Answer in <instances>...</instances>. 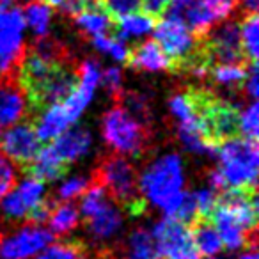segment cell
Returning a JSON list of instances; mask_svg holds the SVG:
<instances>
[{"label": "cell", "instance_id": "cell-26", "mask_svg": "<svg viewBox=\"0 0 259 259\" xmlns=\"http://www.w3.org/2000/svg\"><path fill=\"white\" fill-rule=\"evenodd\" d=\"M247 64H217L209 68L213 82L219 85H241L247 78Z\"/></svg>", "mask_w": 259, "mask_h": 259}, {"label": "cell", "instance_id": "cell-21", "mask_svg": "<svg viewBox=\"0 0 259 259\" xmlns=\"http://www.w3.org/2000/svg\"><path fill=\"white\" fill-rule=\"evenodd\" d=\"M23 22L25 29H29L37 39H45L50 36L52 25H54V9L41 0H32L23 9Z\"/></svg>", "mask_w": 259, "mask_h": 259}, {"label": "cell", "instance_id": "cell-38", "mask_svg": "<svg viewBox=\"0 0 259 259\" xmlns=\"http://www.w3.org/2000/svg\"><path fill=\"white\" fill-rule=\"evenodd\" d=\"M172 2L174 0H142V8L151 16H160L165 15L167 9L172 6Z\"/></svg>", "mask_w": 259, "mask_h": 259}, {"label": "cell", "instance_id": "cell-40", "mask_svg": "<svg viewBox=\"0 0 259 259\" xmlns=\"http://www.w3.org/2000/svg\"><path fill=\"white\" fill-rule=\"evenodd\" d=\"M238 4L241 6V9H245L247 15H252V13H257L259 0H238Z\"/></svg>", "mask_w": 259, "mask_h": 259}, {"label": "cell", "instance_id": "cell-15", "mask_svg": "<svg viewBox=\"0 0 259 259\" xmlns=\"http://www.w3.org/2000/svg\"><path fill=\"white\" fill-rule=\"evenodd\" d=\"M23 170L29 174V178H34V180L45 183V181H55L66 176L69 170V165L55 155L52 146H47V148H41L37 151L34 160Z\"/></svg>", "mask_w": 259, "mask_h": 259}, {"label": "cell", "instance_id": "cell-2", "mask_svg": "<svg viewBox=\"0 0 259 259\" xmlns=\"http://www.w3.org/2000/svg\"><path fill=\"white\" fill-rule=\"evenodd\" d=\"M183 163L178 155H165L149 163L141 176V192L146 201L172 217L183 197Z\"/></svg>", "mask_w": 259, "mask_h": 259}, {"label": "cell", "instance_id": "cell-19", "mask_svg": "<svg viewBox=\"0 0 259 259\" xmlns=\"http://www.w3.org/2000/svg\"><path fill=\"white\" fill-rule=\"evenodd\" d=\"M34 122L36 124L32 126L36 130V135L39 139V142H50L54 139H57L61 134H64L73 121L68 117L64 107L61 103H57L45 108Z\"/></svg>", "mask_w": 259, "mask_h": 259}, {"label": "cell", "instance_id": "cell-14", "mask_svg": "<svg viewBox=\"0 0 259 259\" xmlns=\"http://www.w3.org/2000/svg\"><path fill=\"white\" fill-rule=\"evenodd\" d=\"M27 100L16 78L0 80V124L9 126L25 115Z\"/></svg>", "mask_w": 259, "mask_h": 259}, {"label": "cell", "instance_id": "cell-37", "mask_svg": "<svg viewBox=\"0 0 259 259\" xmlns=\"http://www.w3.org/2000/svg\"><path fill=\"white\" fill-rule=\"evenodd\" d=\"M245 91L247 94L252 98V100H257V64L255 62H248V68H247V78H245Z\"/></svg>", "mask_w": 259, "mask_h": 259}, {"label": "cell", "instance_id": "cell-44", "mask_svg": "<svg viewBox=\"0 0 259 259\" xmlns=\"http://www.w3.org/2000/svg\"><path fill=\"white\" fill-rule=\"evenodd\" d=\"M105 259H107V257H105Z\"/></svg>", "mask_w": 259, "mask_h": 259}, {"label": "cell", "instance_id": "cell-12", "mask_svg": "<svg viewBox=\"0 0 259 259\" xmlns=\"http://www.w3.org/2000/svg\"><path fill=\"white\" fill-rule=\"evenodd\" d=\"M73 18L80 32L91 37L107 34L114 23L108 13L105 11L101 0H82L78 9L73 13Z\"/></svg>", "mask_w": 259, "mask_h": 259}, {"label": "cell", "instance_id": "cell-6", "mask_svg": "<svg viewBox=\"0 0 259 259\" xmlns=\"http://www.w3.org/2000/svg\"><path fill=\"white\" fill-rule=\"evenodd\" d=\"M25 55V22L20 9L0 6V80L16 78Z\"/></svg>", "mask_w": 259, "mask_h": 259}, {"label": "cell", "instance_id": "cell-43", "mask_svg": "<svg viewBox=\"0 0 259 259\" xmlns=\"http://www.w3.org/2000/svg\"><path fill=\"white\" fill-rule=\"evenodd\" d=\"M208 259H217V257H208Z\"/></svg>", "mask_w": 259, "mask_h": 259}, {"label": "cell", "instance_id": "cell-32", "mask_svg": "<svg viewBox=\"0 0 259 259\" xmlns=\"http://www.w3.org/2000/svg\"><path fill=\"white\" fill-rule=\"evenodd\" d=\"M240 134L243 135V139L257 142L259 114H257V103H255V101H252V103L240 114Z\"/></svg>", "mask_w": 259, "mask_h": 259}, {"label": "cell", "instance_id": "cell-5", "mask_svg": "<svg viewBox=\"0 0 259 259\" xmlns=\"http://www.w3.org/2000/svg\"><path fill=\"white\" fill-rule=\"evenodd\" d=\"M238 0H174L167 13L178 16L195 36L208 34L236 9Z\"/></svg>", "mask_w": 259, "mask_h": 259}, {"label": "cell", "instance_id": "cell-22", "mask_svg": "<svg viewBox=\"0 0 259 259\" xmlns=\"http://www.w3.org/2000/svg\"><path fill=\"white\" fill-rule=\"evenodd\" d=\"M192 238H194V245L197 248L199 254L206 255V257H213L224 248L222 240H220L219 233L215 231L213 224L209 220H195L192 224Z\"/></svg>", "mask_w": 259, "mask_h": 259}, {"label": "cell", "instance_id": "cell-31", "mask_svg": "<svg viewBox=\"0 0 259 259\" xmlns=\"http://www.w3.org/2000/svg\"><path fill=\"white\" fill-rule=\"evenodd\" d=\"M101 4L112 22H117L124 16L142 11V0H101Z\"/></svg>", "mask_w": 259, "mask_h": 259}, {"label": "cell", "instance_id": "cell-34", "mask_svg": "<svg viewBox=\"0 0 259 259\" xmlns=\"http://www.w3.org/2000/svg\"><path fill=\"white\" fill-rule=\"evenodd\" d=\"M194 194H195V204H197L199 219L208 220L209 215H211V211L215 209L217 201H219V195H217L215 190H209V188L194 192Z\"/></svg>", "mask_w": 259, "mask_h": 259}, {"label": "cell", "instance_id": "cell-27", "mask_svg": "<svg viewBox=\"0 0 259 259\" xmlns=\"http://www.w3.org/2000/svg\"><path fill=\"white\" fill-rule=\"evenodd\" d=\"M87 248L82 241H61L43 248L36 259H85Z\"/></svg>", "mask_w": 259, "mask_h": 259}, {"label": "cell", "instance_id": "cell-7", "mask_svg": "<svg viewBox=\"0 0 259 259\" xmlns=\"http://www.w3.org/2000/svg\"><path fill=\"white\" fill-rule=\"evenodd\" d=\"M160 259H199L188 226L165 217L155 224L151 233Z\"/></svg>", "mask_w": 259, "mask_h": 259}, {"label": "cell", "instance_id": "cell-8", "mask_svg": "<svg viewBox=\"0 0 259 259\" xmlns=\"http://www.w3.org/2000/svg\"><path fill=\"white\" fill-rule=\"evenodd\" d=\"M206 55L217 64H243V52L240 45V32L238 23L226 22L220 23L215 30L208 36V39L202 41Z\"/></svg>", "mask_w": 259, "mask_h": 259}, {"label": "cell", "instance_id": "cell-18", "mask_svg": "<svg viewBox=\"0 0 259 259\" xmlns=\"http://www.w3.org/2000/svg\"><path fill=\"white\" fill-rule=\"evenodd\" d=\"M126 64L132 66L134 69H139V71L148 73L170 69V61L167 59V55L163 54V50L158 47L156 41L139 43L134 50H130V57Z\"/></svg>", "mask_w": 259, "mask_h": 259}, {"label": "cell", "instance_id": "cell-1", "mask_svg": "<svg viewBox=\"0 0 259 259\" xmlns=\"http://www.w3.org/2000/svg\"><path fill=\"white\" fill-rule=\"evenodd\" d=\"M93 180L103 187L108 199L117 202L124 213L139 217L146 211V199L141 192V176L124 156L117 153L103 156L94 170Z\"/></svg>", "mask_w": 259, "mask_h": 259}, {"label": "cell", "instance_id": "cell-9", "mask_svg": "<svg viewBox=\"0 0 259 259\" xmlns=\"http://www.w3.org/2000/svg\"><path fill=\"white\" fill-rule=\"evenodd\" d=\"M54 240L50 231L37 226H27L9 238L0 236V259H27L47 248Z\"/></svg>", "mask_w": 259, "mask_h": 259}, {"label": "cell", "instance_id": "cell-11", "mask_svg": "<svg viewBox=\"0 0 259 259\" xmlns=\"http://www.w3.org/2000/svg\"><path fill=\"white\" fill-rule=\"evenodd\" d=\"M208 220L213 224L215 231L219 233L220 240H222V245L229 248V250H236V248H241V247L255 248L257 236L248 234L247 231L240 226V222L234 219L233 213H231L226 206L219 204V201H217L215 209L211 211Z\"/></svg>", "mask_w": 259, "mask_h": 259}, {"label": "cell", "instance_id": "cell-29", "mask_svg": "<svg viewBox=\"0 0 259 259\" xmlns=\"http://www.w3.org/2000/svg\"><path fill=\"white\" fill-rule=\"evenodd\" d=\"M0 211H2V217L6 220H13V222H18V220L29 219V206L25 204L22 197H20L18 192H9L8 195L2 201V206H0Z\"/></svg>", "mask_w": 259, "mask_h": 259}, {"label": "cell", "instance_id": "cell-10", "mask_svg": "<svg viewBox=\"0 0 259 259\" xmlns=\"http://www.w3.org/2000/svg\"><path fill=\"white\" fill-rule=\"evenodd\" d=\"M2 153L6 158L13 160L16 165L25 169L39 151V139L36 135L32 122H20L9 128L2 137Z\"/></svg>", "mask_w": 259, "mask_h": 259}, {"label": "cell", "instance_id": "cell-4", "mask_svg": "<svg viewBox=\"0 0 259 259\" xmlns=\"http://www.w3.org/2000/svg\"><path fill=\"white\" fill-rule=\"evenodd\" d=\"M101 135L105 142L117 155L144 156L149 148V128L130 115L121 105H115L105 112L101 121Z\"/></svg>", "mask_w": 259, "mask_h": 259}, {"label": "cell", "instance_id": "cell-3", "mask_svg": "<svg viewBox=\"0 0 259 259\" xmlns=\"http://www.w3.org/2000/svg\"><path fill=\"white\" fill-rule=\"evenodd\" d=\"M220 176L226 190H254L257 187V142L234 137L222 142L217 151Z\"/></svg>", "mask_w": 259, "mask_h": 259}, {"label": "cell", "instance_id": "cell-35", "mask_svg": "<svg viewBox=\"0 0 259 259\" xmlns=\"http://www.w3.org/2000/svg\"><path fill=\"white\" fill-rule=\"evenodd\" d=\"M101 82H103L105 89L117 100L122 94V73L117 66H110L105 71H101Z\"/></svg>", "mask_w": 259, "mask_h": 259}, {"label": "cell", "instance_id": "cell-13", "mask_svg": "<svg viewBox=\"0 0 259 259\" xmlns=\"http://www.w3.org/2000/svg\"><path fill=\"white\" fill-rule=\"evenodd\" d=\"M91 134L82 126H75L71 130H66L64 134H61L57 139H54L52 149L55 155L62 160L64 163L71 165V162L82 158L91 148Z\"/></svg>", "mask_w": 259, "mask_h": 259}, {"label": "cell", "instance_id": "cell-41", "mask_svg": "<svg viewBox=\"0 0 259 259\" xmlns=\"http://www.w3.org/2000/svg\"><path fill=\"white\" fill-rule=\"evenodd\" d=\"M238 259H259V257H257V252H255V248H248V252H245V254L240 255Z\"/></svg>", "mask_w": 259, "mask_h": 259}, {"label": "cell", "instance_id": "cell-33", "mask_svg": "<svg viewBox=\"0 0 259 259\" xmlns=\"http://www.w3.org/2000/svg\"><path fill=\"white\" fill-rule=\"evenodd\" d=\"M89 185H91V178H85V176L71 178V180L64 181V183L61 185V188L57 190V199L62 202H69L71 199L80 197V195L89 188Z\"/></svg>", "mask_w": 259, "mask_h": 259}, {"label": "cell", "instance_id": "cell-20", "mask_svg": "<svg viewBox=\"0 0 259 259\" xmlns=\"http://www.w3.org/2000/svg\"><path fill=\"white\" fill-rule=\"evenodd\" d=\"M115 23V37H119L121 41H134L146 37L155 30L156 20L155 16H151L146 11H137L134 15H128L124 18L117 20Z\"/></svg>", "mask_w": 259, "mask_h": 259}, {"label": "cell", "instance_id": "cell-39", "mask_svg": "<svg viewBox=\"0 0 259 259\" xmlns=\"http://www.w3.org/2000/svg\"><path fill=\"white\" fill-rule=\"evenodd\" d=\"M41 2H45L47 6H50L52 9H61V11L73 15V13L78 9V6H80L82 0H41Z\"/></svg>", "mask_w": 259, "mask_h": 259}, {"label": "cell", "instance_id": "cell-28", "mask_svg": "<svg viewBox=\"0 0 259 259\" xmlns=\"http://www.w3.org/2000/svg\"><path fill=\"white\" fill-rule=\"evenodd\" d=\"M93 47L96 48L100 54L108 55L110 59L117 62H128L130 57V48L124 41H121L115 36H108V34H103V36H96L93 37Z\"/></svg>", "mask_w": 259, "mask_h": 259}, {"label": "cell", "instance_id": "cell-23", "mask_svg": "<svg viewBox=\"0 0 259 259\" xmlns=\"http://www.w3.org/2000/svg\"><path fill=\"white\" fill-rule=\"evenodd\" d=\"M238 32H240V45L243 57L248 62H255L259 55V22L257 13L247 15L241 23H238Z\"/></svg>", "mask_w": 259, "mask_h": 259}, {"label": "cell", "instance_id": "cell-30", "mask_svg": "<svg viewBox=\"0 0 259 259\" xmlns=\"http://www.w3.org/2000/svg\"><path fill=\"white\" fill-rule=\"evenodd\" d=\"M16 192L20 194V197L25 201V204L29 206V209L32 211L36 206H39L45 199V187L41 181L34 180V178H27L20 183V187L16 188ZM30 215V213H29Z\"/></svg>", "mask_w": 259, "mask_h": 259}, {"label": "cell", "instance_id": "cell-17", "mask_svg": "<svg viewBox=\"0 0 259 259\" xmlns=\"http://www.w3.org/2000/svg\"><path fill=\"white\" fill-rule=\"evenodd\" d=\"M85 222V229L94 240H108V238L115 236L122 227V213L119 208L112 206L108 201L101 209H98L94 215L83 219Z\"/></svg>", "mask_w": 259, "mask_h": 259}, {"label": "cell", "instance_id": "cell-36", "mask_svg": "<svg viewBox=\"0 0 259 259\" xmlns=\"http://www.w3.org/2000/svg\"><path fill=\"white\" fill-rule=\"evenodd\" d=\"M16 185L15 167L9 163L8 158H0V201L13 190Z\"/></svg>", "mask_w": 259, "mask_h": 259}, {"label": "cell", "instance_id": "cell-42", "mask_svg": "<svg viewBox=\"0 0 259 259\" xmlns=\"http://www.w3.org/2000/svg\"><path fill=\"white\" fill-rule=\"evenodd\" d=\"M16 2H20V0H0V6L2 8H13Z\"/></svg>", "mask_w": 259, "mask_h": 259}, {"label": "cell", "instance_id": "cell-24", "mask_svg": "<svg viewBox=\"0 0 259 259\" xmlns=\"http://www.w3.org/2000/svg\"><path fill=\"white\" fill-rule=\"evenodd\" d=\"M80 213L76 204L73 202H62V204H55L54 209L48 215V224H50L52 233L55 234H64L75 229L78 224Z\"/></svg>", "mask_w": 259, "mask_h": 259}, {"label": "cell", "instance_id": "cell-16", "mask_svg": "<svg viewBox=\"0 0 259 259\" xmlns=\"http://www.w3.org/2000/svg\"><path fill=\"white\" fill-rule=\"evenodd\" d=\"M107 259H160V254L156 250L151 233L139 227V229L132 231L126 236V240L119 245L117 254H107Z\"/></svg>", "mask_w": 259, "mask_h": 259}, {"label": "cell", "instance_id": "cell-25", "mask_svg": "<svg viewBox=\"0 0 259 259\" xmlns=\"http://www.w3.org/2000/svg\"><path fill=\"white\" fill-rule=\"evenodd\" d=\"M197 91L199 89H185L169 100L170 114L180 122L190 121L197 114Z\"/></svg>", "mask_w": 259, "mask_h": 259}]
</instances>
